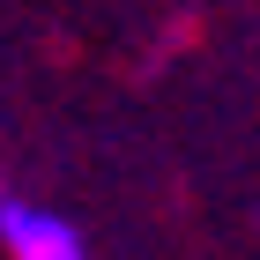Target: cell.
<instances>
[{
	"instance_id": "1",
	"label": "cell",
	"mask_w": 260,
	"mask_h": 260,
	"mask_svg": "<svg viewBox=\"0 0 260 260\" xmlns=\"http://www.w3.org/2000/svg\"><path fill=\"white\" fill-rule=\"evenodd\" d=\"M0 245H8V260H89L82 253V231L60 216V208L22 201V193L0 201Z\"/></svg>"
}]
</instances>
